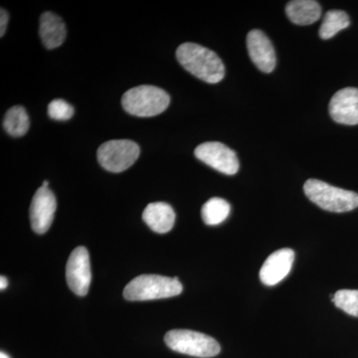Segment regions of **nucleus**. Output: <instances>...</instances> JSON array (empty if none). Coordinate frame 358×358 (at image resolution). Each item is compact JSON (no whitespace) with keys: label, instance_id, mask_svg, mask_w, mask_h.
<instances>
[{"label":"nucleus","instance_id":"1","mask_svg":"<svg viewBox=\"0 0 358 358\" xmlns=\"http://www.w3.org/2000/svg\"><path fill=\"white\" fill-rule=\"evenodd\" d=\"M179 64L193 76L209 84L219 83L225 76L222 60L215 52L201 45L186 42L176 50Z\"/></svg>","mask_w":358,"mask_h":358},{"label":"nucleus","instance_id":"2","mask_svg":"<svg viewBox=\"0 0 358 358\" xmlns=\"http://www.w3.org/2000/svg\"><path fill=\"white\" fill-rule=\"evenodd\" d=\"M181 292L182 285L178 277L141 275L127 285L124 289V296L128 301H152L178 296Z\"/></svg>","mask_w":358,"mask_h":358},{"label":"nucleus","instance_id":"3","mask_svg":"<svg viewBox=\"0 0 358 358\" xmlns=\"http://www.w3.org/2000/svg\"><path fill=\"white\" fill-rule=\"evenodd\" d=\"M171 103V96L164 90L150 85L129 89L122 98L124 110L136 117H155L164 113Z\"/></svg>","mask_w":358,"mask_h":358},{"label":"nucleus","instance_id":"4","mask_svg":"<svg viewBox=\"0 0 358 358\" xmlns=\"http://www.w3.org/2000/svg\"><path fill=\"white\" fill-rule=\"evenodd\" d=\"M303 192L310 201L324 210L343 213L358 207L357 193L334 187L319 179L306 181Z\"/></svg>","mask_w":358,"mask_h":358},{"label":"nucleus","instance_id":"5","mask_svg":"<svg viewBox=\"0 0 358 358\" xmlns=\"http://www.w3.org/2000/svg\"><path fill=\"white\" fill-rule=\"evenodd\" d=\"M166 345L174 352L190 357L208 358L216 357L221 348L211 336L189 331V329H173L164 336Z\"/></svg>","mask_w":358,"mask_h":358},{"label":"nucleus","instance_id":"6","mask_svg":"<svg viewBox=\"0 0 358 358\" xmlns=\"http://www.w3.org/2000/svg\"><path fill=\"white\" fill-rule=\"evenodd\" d=\"M141 154L138 143L129 140H112L98 148L99 164L110 173H119L129 169Z\"/></svg>","mask_w":358,"mask_h":358},{"label":"nucleus","instance_id":"7","mask_svg":"<svg viewBox=\"0 0 358 358\" xmlns=\"http://www.w3.org/2000/svg\"><path fill=\"white\" fill-rule=\"evenodd\" d=\"M195 157L219 173L233 176L239 171L236 152L219 141H208L195 148Z\"/></svg>","mask_w":358,"mask_h":358},{"label":"nucleus","instance_id":"8","mask_svg":"<svg viewBox=\"0 0 358 358\" xmlns=\"http://www.w3.org/2000/svg\"><path fill=\"white\" fill-rule=\"evenodd\" d=\"M66 280L68 286L77 296L88 294L91 285V263L88 250L83 246L73 250L66 265Z\"/></svg>","mask_w":358,"mask_h":358},{"label":"nucleus","instance_id":"9","mask_svg":"<svg viewBox=\"0 0 358 358\" xmlns=\"http://www.w3.org/2000/svg\"><path fill=\"white\" fill-rule=\"evenodd\" d=\"M57 208L55 195L48 187L41 186L33 196L30 206V222L37 234H44L53 222L54 214Z\"/></svg>","mask_w":358,"mask_h":358},{"label":"nucleus","instance_id":"10","mask_svg":"<svg viewBox=\"0 0 358 358\" xmlns=\"http://www.w3.org/2000/svg\"><path fill=\"white\" fill-rule=\"evenodd\" d=\"M329 114L338 124H358V89L350 87L336 92L329 102Z\"/></svg>","mask_w":358,"mask_h":358},{"label":"nucleus","instance_id":"11","mask_svg":"<svg viewBox=\"0 0 358 358\" xmlns=\"http://www.w3.org/2000/svg\"><path fill=\"white\" fill-rule=\"evenodd\" d=\"M247 48L252 62L259 70L273 72L275 66V49L265 33L258 29L250 31L247 35Z\"/></svg>","mask_w":358,"mask_h":358},{"label":"nucleus","instance_id":"12","mask_svg":"<svg viewBox=\"0 0 358 358\" xmlns=\"http://www.w3.org/2000/svg\"><path fill=\"white\" fill-rule=\"evenodd\" d=\"M294 260V252L284 248L275 251L268 257L260 270V280L266 286H275L282 281L291 272Z\"/></svg>","mask_w":358,"mask_h":358},{"label":"nucleus","instance_id":"13","mask_svg":"<svg viewBox=\"0 0 358 358\" xmlns=\"http://www.w3.org/2000/svg\"><path fill=\"white\" fill-rule=\"evenodd\" d=\"M143 219L150 229L159 234H166L173 229L176 213L173 207L166 202H154L145 207Z\"/></svg>","mask_w":358,"mask_h":358},{"label":"nucleus","instance_id":"14","mask_svg":"<svg viewBox=\"0 0 358 358\" xmlns=\"http://www.w3.org/2000/svg\"><path fill=\"white\" fill-rule=\"evenodd\" d=\"M39 34L47 49H55L65 41L67 30L62 18L47 11L40 16Z\"/></svg>","mask_w":358,"mask_h":358},{"label":"nucleus","instance_id":"15","mask_svg":"<svg viewBox=\"0 0 358 358\" xmlns=\"http://www.w3.org/2000/svg\"><path fill=\"white\" fill-rule=\"evenodd\" d=\"M289 20L296 25H310L320 20L322 7L313 0H294L286 6Z\"/></svg>","mask_w":358,"mask_h":358},{"label":"nucleus","instance_id":"16","mask_svg":"<svg viewBox=\"0 0 358 358\" xmlns=\"http://www.w3.org/2000/svg\"><path fill=\"white\" fill-rule=\"evenodd\" d=\"M29 126V117L22 106H14L7 110L3 120V128L7 134L20 138L27 133Z\"/></svg>","mask_w":358,"mask_h":358},{"label":"nucleus","instance_id":"17","mask_svg":"<svg viewBox=\"0 0 358 358\" xmlns=\"http://www.w3.org/2000/svg\"><path fill=\"white\" fill-rule=\"evenodd\" d=\"M230 214V204L225 199L213 197L202 206L201 215L206 225L215 226L222 223Z\"/></svg>","mask_w":358,"mask_h":358},{"label":"nucleus","instance_id":"18","mask_svg":"<svg viewBox=\"0 0 358 358\" xmlns=\"http://www.w3.org/2000/svg\"><path fill=\"white\" fill-rule=\"evenodd\" d=\"M350 24V17H348V13H345V11H327L320 28V38L324 40L333 38L336 33L345 29Z\"/></svg>","mask_w":358,"mask_h":358},{"label":"nucleus","instance_id":"19","mask_svg":"<svg viewBox=\"0 0 358 358\" xmlns=\"http://www.w3.org/2000/svg\"><path fill=\"white\" fill-rule=\"evenodd\" d=\"M331 298L336 308L358 317V289H339Z\"/></svg>","mask_w":358,"mask_h":358},{"label":"nucleus","instance_id":"20","mask_svg":"<svg viewBox=\"0 0 358 358\" xmlns=\"http://www.w3.org/2000/svg\"><path fill=\"white\" fill-rule=\"evenodd\" d=\"M74 113L73 106L62 99H56L48 106L49 117L55 121H68L74 115Z\"/></svg>","mask_w":358,"mask_h":358},{"label":"nucleus","instance_id":"21","mask_svg":"<svg viewBox=\"0 0 358 358\" xmlns=\"http://www.w3.org/2000/svg\"><path fill=\"white\" fill-rule=\"evenodd\" d=\"M9 15L6 10L1 8V18H0V37H3L4 33L6 31L7 23H8Z\"/></svg>","mask_w":358,"mask_h":358},{"label":"nucleus","instance_id":"22","mask_svg":"<svg viewBox=\"0 0 358 358\" xmlns=\"http://www.w3.org/2000/svg\"><path fill=\"white\" fill-rule=\"evenodd\" d=\"M7 286H8V281H7L6 278L4 277V275H1V277H0V289H6Z\"/></svg>","mask_w":358,"mask_h":358},{"label":"nucleus","instance_id":"23","mask_svg":"<svg viewBox=\"0 0 358 358\" xmlns=\"http://www.w3.org/2000/svg\"><path fill=\"white\" fill-rule=\"evenodd\" d=\"M0 358H10L8 355H6V352H0Z\"/></svg>","mask_w":358,"mask_h":358},{"label":"nucleus","instance_id":"24","mask_svg":"<svg viewBox=\"0 0 358 358\" xmlns=\"http://www.w3.org/2000/svg\"><path fill=\"white\" fill-rule=\"evenodd\" d=\"M48 185H49L48 181L44 180L43 181V185H42V186H44V187H48Z\"/></svg>","mask_w":358,"mask_h":358}]
</instances>
